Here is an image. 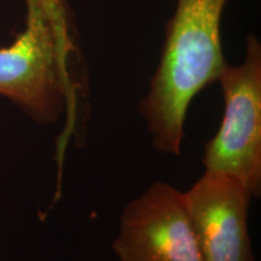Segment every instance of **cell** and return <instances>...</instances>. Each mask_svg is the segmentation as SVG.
<instances>
[{
    "label": "cell",
    "instance_id": "cell-6",
    "mask_svg": "<svg viewBox=\"0 0 261 261\" xmlns=\"http://www.w3.org/2000/svg\"><path fill=\"white\" fill-rule=\"evenodd\" d=\"M45 4H46L52 24L62 42L70 51L77 52L74 17L67 0H45Z\"/></svg>",
    "mask_w": 261,
    "mask_h": 261
},
{
    "label": "cell",
    "instance_id": "cell-4",
    "mask_svg": "<svg viewBox=\"0 0 261 261\" xmlns=\"http://www.w3.org/2000/svg\"><path fill=\"white\" fill-rule=\"evenodd\" d=\"M113 250L119 261H204L184 192L162 181L126 205Z\"/></svg>",
    "mask_w": 261,
    "mask_h": 261
},
{
    "label": "cell",
    "instance_id": "cell-1",
    "mask_svg": "<svg viewBox=\"0 0 261 261\" xmlns=\"http://www.w3.org/2000/svg\"><path fill=\"white\" fill-rule=\"evenodd\" d=\"M227 0H177L165 45L139 113L160 152L179 156L191 100L226 67L220 22Z\"/></svg>",
    "mask_w": 261,
    "mask_h": 261
},
{
    "label": "cell",
    "instance_id": "cell-3",
    "mask_svg": "<svg viewBox=\"0 0 261 261\" xmlns=\"http://www.w3.org/2000/svg\"><path fill=\"white\" fill-rule=\"evenodd\" d=\"M224 96L223 121L205 144V171L230 175L242 182L253 197L261 192V45L247 38L246 57L226 64L218 77Z\"/></svg>",
    "mask_w": 261,
    "mask_h": 261
},
{
    "label": "cell",
    "instance_id": "cell-2",
    "mask_svg": "<svg viewBox=\"0 0 261 261\" xmlns=\"http://www.w3.org/2000/svg\"><path fill=\"white\" fill-rule=\"evenodd\" d=\"M23 31L0 47V96L34 121L55 123L64 113L73 117L80 85L70 51L58 37L45 0H24Z\"/></svg>",
    "mask_w": 261,
    "mask_h": 261
},
{
    "label": "cell",
    "instance_id": "cell-5",
    "mask_svg": "<svg viewBox=\"0 0 261 261\" xmlns=\"http://www.w3.org/2000/svg\"><path fill=\"white\" fill-rule=\"evenodd\" d=\"M184 196L204 261H256L248 232L253 195L242 182L205 171Z\"/></svg>",
    "mask_w": 261,
    "mask_h": 261
}]
</instances>
